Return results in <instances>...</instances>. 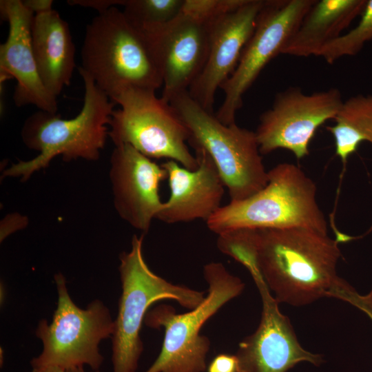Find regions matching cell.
Wrapping results in <instances>:
<instances>
[{
	"label": "cell",
	"mask_w": 372,
	"mask_h": 372,
	"mask_svg": "<svg viewBox=\"0 0 372 372\" xmlns=\"http://www.w3.org/2000/svg\"><path fill=\"white\" fill-rule=\"evenodd\" d=\"M367 0H316L300 21L282 54L317 56L361 15Z\"/></svg>",
	"instance_id": "d6986e66"
},
{
	"label": "cell",
	"mask_w": 372,
	"mask_h": 372,
	"mask_svg": "<svg viewBox=\"0 0 372 372\" xmlns=\"http://www.w3.org/2000/svg\"><path fill=\"white\" fill-rule=\"evenodd\" d=\"M264 2L246 0L236 10L211 23L206 63L188 90L190 96L208 112L214 113L216 92L234 72Z\"/></svg>",
	"instance_id": "2e32d148"
},
{
	"label": "cell",
	"mask_w": 372,
	"mask_h": 372,
	"mask_svg": "<svg viewBox=\"0 0 372 372\" xmlns=\"http://www.w3.org/2000/svg\"><path fill=\"white\" fill-rule=\"evenodd\" d=\"M262 302L260 324L240 344L235 355L237 372H287L300 362L320 365V354L305 350L299 343L289 319L278 307L262 276L253 278Z\"/></svg>",
	"instance_id": "4fadbf2b"
},
{
	"label": "cell",
	"mask_w": 372,
	"mask_h": 372,
	"mask_svg": "<svg viewBox=\"0 0 372 372\" xmlns=\"http://www.w3.org/2000/svg\"><path fill=\"white\" fill-rule=\"evenodd\" d=\"M81 55L80 68L110 100L127 88L156 91L163 86L146 36L116 6L86 25Z\"/></svg>",
	"instance_id": "3957f363"
},
{
	"label": "cell",
	"mask_w": 372,
	"mask_h": 372,
	"mask_svg": "<svg viewBox=\"0 0 372 372\" xmlns=\"http://www.w3.org/2000/svg\"><path fill=\"white\" fill-rule=\"evenodd\" d=\"M1 14L8 23L6 41L0 45V83L15 79L13 99L22 107L33 105L56 114V98L46 89L39 72L32 49L31 26L34 13L21 0H1Z\"/></svg>",
	"instance_id": "9a60e30c"
},
{
	"label": "cell",
	"mask_w": 372,
	"mask_h": 372,
	"mask_svg": "<svg viewBox=\"0 0 372 372\" xmlns=\"http://www.w3.org/2000/svg\"><path fill=\"white\" fill-rule=\"evenodd\" d=\"M371 229V230H372V226H371V229Z\"/></svg>",
	"instance_id": "4dcf8cb0"
},
{
	"label": "cell",
	"mask_w": 372,
	"mask_h": 372,
	"mask_svg": "<svg viewBox=\"0 0 372 372\" xmlns=\"http://www.w3.org/2000/svg\"><path fill=\"white\" fill-rule=\"evenodd\" d=\"M260 231L239 227L218 234L217 247L242 265L252 278L262 275L259 264Z\"/></svg>",
	"instance_id": "7402d4cb"
},
{
	"label": "cell",
	"mask_w": 372,
	"mask_h": 372,
	"mask_svg": "<svg viewBox=\"0 0 372 372\" xmlns=\"http://www.w3.org/2000/svg\"><path fill=\"white\" fill-rule=\"evenodd\" d=\"M123 1L124 0H70L68 1V3L91 8L96 10L99 13L114 6H122Z\"/></svg>",
	"instance_id": "4316f807"
},
{
	"label": "cell",
	"mask_w": 372,
	"mask_h": 372,
	"mask_svg": "<svg viewBox=\"0 0 372 372\" xmlns=\"http://www.w3.org/2000/svg\"><path fill=\"white\" fill-rule=\"evenodd\" d=\"M316 0H265L255 29L238 65L221 85L224 99L216 116L225 125L236 123L242 98L264 68L282 52Z\"/></svg>",
	"instance_id": "30bf717a"
},
{
	"label": "cell",
	"mask_w": 372,
	"mask_h": 372,
	"mask_svg": "<svg viewBox=\"0 0 372 372\" xmlns=\"http://www.w3.org/2000/svg\"><path fill=\"white\" fill-rule=\"evenodd\" d=\"M203 274L209 289L204 300L190 311L177 313L172 307L161 304L148 311L144 322L164 328L159 355L145 372H203L210 342L200 333L204 324L224 304L238 296L245 285L221 262L205 265Z\"/></svg>",
	"instance_id": "52a82bcc"
},
{
	"label": "cell",
	"mask_w": 372,
	"mask_h": 372,
	"mask_svg": "<svg viewBox=\"0 0 372 372\" xmlns=\"http://www.w3.org/2000/svg\"><path fill=\"white\" fill-rule=\"evenodd\" d=\"M259 231L261 273L279 303L299 307L325 297L342 300L353 289L337 273L341 251L328 234L301 227Z\"/></svg>",
	"instance_id": "6da1fadb"
},
{
	"label": "cell",
	"mask_w": 372,
	"mask_h": 372,
	"mask_svg": "<svg viewBox=\"0 0 372 372\" xmlns=\"http://www.w3.org/2000/svg\"><path fill=\"white\" fill-rule=\"evenodd\" d=\"M32 49L40 78L57 98L70 85L75 68V45L68 23L53 8L34 15Z\"/></svg>",
	"instance_id": "ac0fdd59"
},
{
	"label": "cell",
	"mask_w": 372,
	"mask_h": 372,
	"mask_svg": "<svg viewBox=\"0 0 372 372\" xmlns=\"http://www.w3.org/2000/svg\"><path fill=\"white\" fill-rule=\"evenodd\" d=\"M212 22L180 12L167 24L143 32L161 74V97L165 101L188 91L200 74L209 54Z\"/></svg>",
	"instance_id": "7c38bea8"
},
{
	"label": "cell",
	"mask_w": 372,
	"mask_h": 372,
	"mask_svg": "<svg viewBox=\"0 0 372 372\" xmlns=\"http://www.w3.org/2000/svg\"><path fill=\"white\" fill-rule=\"evenodd\" d=\"M114 110L108 136L115 146L127 144L145 156L167 158L183 167L195 169L198 165L186 144L188 132L176 111L156 91L127 88L112 100Z\"/></svg>",
	"instance_id": "ba28073f"
},
{
	"label": "cell",
	"mask_w": 372,
	"mask_h": 372,
	"mask_svg": "<svg viewBox=\"0 0 372 372\" xmlns=\"http://www.w3.org/2000/svg\"><path fill=\"white\" fill-rule=\"evenodd\" d=\"M333 126L335 154L343 164L356 152L362 142L372 144V95L358 94L343 101Z\"/></svg>",
	"instance_id": "ffe728a7"
},
{
	"label": "cell",
	"mask_w": 372,
	"mask_h": 372,
	"mask_svg": "<svg viewBox=\"0 0 372 372\" xmlns=\"http://www.w3.org/2000/svg\"><path fill=\"white\" fill-rule=\"evenodd\" d=\"M169 103L188 132L187 143L211 159L228 191L230 201L247 198L268 182L255 132L236 123L225 125L203 108L188 91L174 96Z\"/></svg>",
	"instance_id": "5b68a950"
},
{
	"label": "cell",
	"mask_w": 372,
	"mask_h": 372,
	"mask_svg": "<svg viewBox=\"0 0 372 372\" xmlns=\"http://www.w3.org/2000/svg\"><path fill=\"white\" fill-rule=\"evenodd\" d=\"M31 372H66V369L55 365L32 366Z\"/></svg>",
	"instance_id": "f1b7e54d"
},
{
	"label": "cell",
	"mask_w": 372,
	"mask_h": 372,
	"mask_svg": "<svg viewBox=\"0 0 372 372\" xmlns=\"http://www.w3.org/2000/svg\"><path fill=\"white\" fill-rule=\"evenodd\" d=\"M23 3L35 14L52 9L53 1L26 0L23 1Z\"/></svg>",
	"instance_id": "83f0119b"
},
{
	"label": "cell",
	"mask_w": 372,
	"mask_h": 372,
	"mask_svg": "<svg viewBox=\"0 0 372 372\" xmlns=\"http://www.w3.org/2000/svg\"><path fill=\"white\" fill-rule=\"evenodd\" d=\"M343 301L351 304L364 312L372 320V289L366 295L359 294L355 289L344 298Z\"/></svg>",
	"instance_id": "484cf974"
},
{
	"label": "cell",
	"mask_w": 372,
	"mask_h": 372,
	"mask_svg": "<svg viewBox=\"0 0 372 372\" xmlns=\"http://www.w3.org/2000/svg\"><path fill=\"white\" fill-rule=\"evenodd\" d=\"M114 208L132 227L147 233L161 211L160 185L167 171L130 145L114 147L109 172Z\"/></svg>",
	"instance_id": "5bb4252c"
},
{
	"label": "cell",
	"mask_w": 372,
	"mask_h": 372,
	"mask_svg": "<svg viewBox=\"0 0 372 372\" xmlns=\"http://www.w3.org/2000/svg\"><path fill=\"white\" fill-rule=\"evenodd\" d=\"M208 372H237L236 356L228 354L218 355L209 364Z\"/></svg>",
	"instance_id": "d4e9b609"
},
{
	"label": "cell",
	"mask_w": 372,
	"mask_h": 372,
	"mask_svg": "<svg viewBox=\"0 0 372 372\" xmlns=\"http://www.w3.org/2000/svg\"><path fill=\"white\" fill-rule=\"evenodd\" d=\"M66 372H100L98 371H86L84 366L72 367L66 370Z\"/></svg>",
	"instance_id": "f546056e"
},
{
	"label": "cell",
	"mask_w": 372,
	"mask_h": 372,
	"mask_svg": "<svg viewBox=\"0 0 372 372\" xmlns=\"http://www.w3.org/2000/svg\"><path fill=\"white\" fill-rule=\"evenodd\" d=\"M246 0H184L181 12L204 22H212L240 7Z\"/></svg>",
	"instance_id": "cb8c5ba5"
},
{
	"label": "cell",
	"mask_w": 372,
	"mask_h": 372,
	"mask_svg": "<svg viewBox=\"0 0 372 372\" xmlns=\"http://www.w3.org/2000/svg\"><path fill=\"white\" fill-rule=\"evenodd\" d=\"M357 26L327 44L318 56L332 63L345 56L358 54L365 43L372 40V0H367Z\"/></svg>",
	"instance_id": "603a6c76"
},
{
	"label": "cell",
	"mask_w": 372,
	"mask_h": 372,
	"mask_svg": "<svg viewBox=\"0 0 372 372\" xmlns=\"http://www.w3.org/2000/svg\"><path fill=\"white\" fill-rule=\"evenodd\" d=\"M143 240V236L134 235L130 250L120 255L122 293L111 337L113 372H136L143 349L140 331L152 304L170 299L192 309L205 298L203 291L172 284L154 273L145 261Z\"/></svg>",
	"instance_id": "8992f818"
},
{
	"label": "cell",
	"mask_w": 372,
	"mask_h": 372,
	"mask_svg": "<svg viewBox=\"0 0 372 372\" xmlns=\"http://www.w3.org/2000/svg\"><path fill=\"white\" fill-rule=\"evenodd\" d=\"M184 0H124L123 12L130 22L145 33L177 17Z\"/></svg>",
	"instance_id": "44dd1931"
},
{
	"label": "cell",
	"mask_w": 372,
	"mask_h": 372,
	"mask_svg": "<svg viewBox=\"0 0 372 372\" xmlns=\"http://www.w3.org/2000/svg\"><path fill=\"white\" fill-rule=\"evenodd\" d=\"M57 289V307L50 324L41 320L35 334L43 343L40 355L34 358L32 366L55 365L65 369L90 367L98 371L103 362L99 344L112 337L114 327L108 308L99 300L85 309L76 306L70 298L64 276H54Z\"/></svg>",
	"instance_id": "9c48e42d"
},
{
	"label": "cell",
	"mask_w": 372,
	"mask_h": 372,
	"mask_svg": "<svg viewBox=\"0 0 372 372\" xmlns=\"http://www.w3.org/2000/svg\"><path fill=\"white\" fill-rule=\"evenodd\" d=\"M84 83L81 110L74 118L39 110L28 117L21 128L23 143L39 152L28 161H19L3 170L2 176L28 180L34 173L49 166L57 156L64 161L78 158L97 161L108 136L114 107L116 105L81 68L78 69Z\"/></svg>",
	"instance_id": "7a4b0ae2"
},
{
	"label": "cell",
	"mask_w": 372,
	"mask_h": 372,
	"mask_svg": "<svg viewBox=\"0 0 372 372\" xmlns=\"http://www.w3.org/2000/svg\"><path fill=\"white\" fill-rule=\"evenodd\" d=\"M206 223L217 235L239 227H301L328 234L327 222L316 200L315 183L299 167L289 163L268 171V182L260 191L221 206Z\"/></svg>",
	"instance_id": "277c9868"
},
{
	"label": "cell",
	"mask_w": 372,
	"mask_h": 372,
	"mask_svg": "<svg viewBox=\"0 0 372 372\" xmlns=\"http://www.w3.org/2000/svg\"><path fill=\"white\" fill-rule=\"evenodd\" d=\"M195 153L198 163L195 169L172 160L161 165L167 173L170 194L156 219L168 224L207 221L221 207L225 185L207 154L202 150Z\"/></svg>",
	"instance_id": "e0dca14e"
},
{
	"label": "cell",
	"mask_w": 372,
	"mask_h": 372,
	"mask_svg": "<svg viewBox=\"0 0 372 372\" xmlns=\"http://www.w3.org/2000/svg\"><path fill=\"white\" fill-rule=\"evenodd\" d=\"M343 101L336 88L306 94L292 87L279 92L255 131L260 154L285 149L304 158L318 128L335 118Z\"/></svg>",
	"instance_id": "8fae6325"
}]
</instances>
